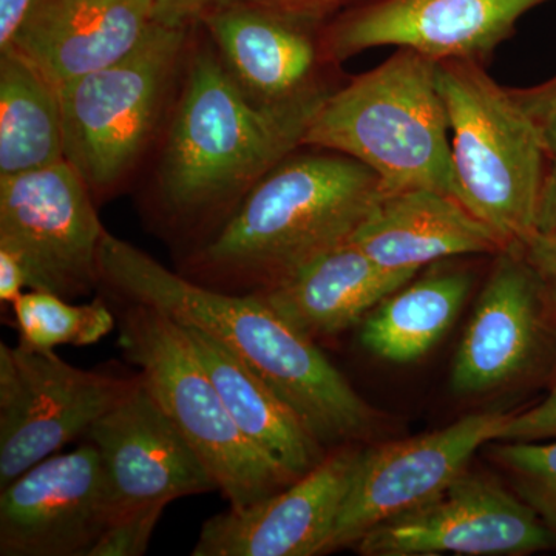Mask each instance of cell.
<instances>
[{
	"instance_id": "35",
	"label": "cell",
	"mask_w": 556,
	"mask_h": 556,
	"mask_svg": "<svg viewBox=\"0 0 556 556\" xmlns=\"http://www.w3.org/2000/svg\"><path fill=\"white\" fill-rule=\"evenodd\" d=\"M540 127L541 135H543L544 144L551 159L556 160V112L554 115L547 116L546 119L536 123Z\"/></svg>"
},
{
	"instance_id": "18",
	"label": "cell",
	"mask_w": 556,
	"mask_h": 556,
	"mask_svg": "<svg viewBox=\"0 0 556 556\" xmlns=\"http://www.w3.org/2000/svg\"><path fill=\"white\" fill-rule=\"evenodd\" d=\"M155 24L153 0H33L9 47L61 87L119 61Z\"/></svg>"
},
{
	"instance_id": "22",
	"label": "cell",
	"mask_w": 556,
	"mask_h": 556,
	"mask_svg": "<svg viewBox=\"0 0 556 556\" xmlns=\"http://www.w3.org/2000/svg\"><path fill=\"white\" fill-rule=\"evenodd\" d=\"M65 161L60 86L20 51L0 50V177Z\"/></svg>"
},
{
	"instance_id": "4",
	"label": "cell",
	"mask_w": 556,
	"mask_h": 556,
	"mask_svg": "<svg viewBox=\"0 0 556 556\" xmlns=\"http://www.w3.org/2000/svg\"><path fill=\"white\" fill-rule=\"evenodd\" d=\"M448 131L438 62L397 49L379 67L331 90L302 148L365 164L386 193L430 189L456 200Z\"/></svg>"
},
{
	"instance_id": "9",
	"label": "cell",
	"mask_w": 556,
	"mask_h": 556,
	"mask_svg": "<svg viewBox=\"0 0 556 556\" xmlns=\"http://www.w3.org/2000/svg\"><path fill=\"white\" fill-rule=\"evenodd\" d=\"M141 378L73 367L51 353L0 343V489L89 428Z\"/></svg>"
},
{
	"instance_id": "6",
	"label": "cell",
	"mask_w": 556,
	"mask_h": 556,
	"mask_svg": "<svg viewBox=\"0 0 556 556\" xmlns=\"http://www.w3.org/2000/svg\"><path fill=\"white\" fill-rule=\"evenodd\" d=\"M126 303L118 318L124 356L137 365L139 378L195 450L229 507L251 506L299 479L241 433L186 329L153 306Z\"/></svg>"
},
{
	"instance_id": "28",
	"label": "cell",
	"mask_w": 556,
	"mask_h": 556,
	"mask_svg": "<svg viewBox=\"0 0 556 556\" xmlns=\"http://www.w3.org/2000/svg\"><path fill=\"white\" fill-rule=\"evenodd\" d=\"M535 276L548 306L556 313V232L535 229L515 243Z\"/></svg>"
},
{
	"instance_id": "25",
	"label": "cell",
	"mask_w": 556,
	"mask_h": 556,
	"mask_svg": "<svg viewBox=\"0 0 556 556\" xmlns=\"http://www.w3.org/2000/svg\"><path fill=\"white\" fill-rule=\"evenodd\" d=\"M490 452L514 492L532 507L556 540V439L497 442Z\"/></svg>"
},
{
	"instance_id": "5",
	"label": "cell",
	"mask_w": 556,
	"mask_h": 556,
	"mask_svg": "<svg viewBox=\"0 0 556 556\" xmlns=\"http://www.w3.org/2000/svg\"><path fill=\"white\" fill-rule=\"evenodd\" d=\"M456 200L508 243L536 229L548 155L535 121L481 62H438Z\"/></svg>"
},
{
	"instance_id": "10",
	"label": "cell",
	"mask_w": 556,
	"mask_h": 556,
	"mask_svg": "<svg viewBox=\"0 0 556 556\" xmlns=\"http://www.w3.org/2000/svg\"><path fill=\"white\" fill-rule=\"evenodd\" d=\"M510 413H473L433 433L364 450L321 555L356 546L369 530L441 495Z\"/></svg>"
},
{
	"instance_id": "15",
	"label": "cell",
	"mask_w": 556,
	"mask_h": 556,
	"mask_svg": "<svg viewBox=\"0 0 556 556\" xmlns=\"http://www.w3.org/2000/svg\"><path fill=\"white\" fill-rule=\"evenodd\" d=\"M361 450L342 445L273 495L214 515L192 556L321 555L348 495Z\"/></svg>"
},
{
	"instance_id": "14",
	"label": "cell",
	"mask_w": 556,
	"mask_h": 556,
	"mask_svg": "<svg viewBox=\"0 0 556 556\" xmlns=\"http://www.w3.org/2000/svg\"><path fill=\"white\" fill-rule=\"evenodd\" d=\"M86 438L100 452L110 519L218 490L142 379L89 428Z\"/></svg>"
},
{
	"instance_id": "2",
	"label": "cell",
	"mask_w": 556,
	"mask_h": 556,
	"mask_svg": "<svg viewBox=\"0 0 556 556\" xmlns=\"http://www.w3.org/2000/svg\"><path fill=\"white\" fill-rule=\"evenodd\" d=\"M329 93L318 86L285 104H255L217 50L193 51L161 153L159 189L167 218L197 225L218 217L219 228L260 178L302 148Z\"/></svg>"
},
{
	"instance_id": "33",
	"label": "cell",
	"mask_w": 556,
	"mask_h": 556,
	"mask_svg": "<svg viewBox=\"0 0 556 556\" xmlns=\"http://www.w3.org/2000/svg\"><path fill=\"white\" fill-rule=\"evenodd\" d=\"M33 0H0V50H5L21 27Z\"/></svg>"
},
{
	"instance_id": "20",
	"label": "cell",
	"mask_w": 556,
	"mask_h": 556,
	"mask_svg": "<svg viewBox=\"0 0 556 556\" xmlns=\"http://www.w3.org/2000/svg\"><path fill=\"white\" fill-rule=\"evenodd\" d=\"M416 274L382 268L346 241L255 294L292 327L314 339L339 334L364 320Z\"/></svg>"
},
{
	"instance_id": "29",
	"label": "cell",
	"mask_w": 556,
	"mask_h": 556,
	"mask_svg": "<svg viewBox=\"0 0 556 556\" xmlns=\"http://www.w3.org/2000/svg\"><path fill=\"white\" fill-rule=\"evenodd\" d=\"M240 0H153L156 24L172 28H192L212 11Z\"/></svg>"
},
{
	"instance_id": "31",
	"label": "cell",
	"mask_w": 556,
	"mask_h": 556,
	"mask_svg": "<svg viewBox=\"0 0 556 556\" xmlns=\"http://www.w3.org/2000/svg\"><path fill=\"white\" fill-rule=\"evenodd\" d=\"M519 105L535 123L556 112V76L529 89H510Z\"/></svg>"
},
{
	"instance_id": "11",
	"label": "cell",
	"mask_w": 556,
	"mask_h": 556,
	"mask_svg": "<svg viewBox=\"0 0 556 556\" xmlns=\"http://www.w3.org/2000/svg\"><path fill=\"white\" fill-rule=\"evenodd\" d=\"M556 547L540 517L496 479L463 473L426 506L369 530L365 556H525Z\"/></svg>"
},
{
	"instance_id": "21",
	"label": "cell",
	"mask_w": 556,
	"mask_h": 556,
	"mask_svg": "<svg viewBox=\"0 0 556 556\" xmlns=\"http://www.w3.org/2000/svg\"><path fill=\"white\" fill-rule=\"evenodd\" d=\"M181 327L233 422L260 452L294 478L308 473L327 457V447L254 369L207 332Z\"/></svg>"
},
{
	"instance_id": "17",
	"label": "cell",
	"mask_w": 556,
	"mask_h": 556,
	"mask_svg": "<svg viewBox=\"0 0 556 556\" xmlns=\"http://www.w3.org/2000/svg\"><path fill=\"white\" fill-rule=\"evenodd\" d=\"M201 24L229 75L255 104H285L321 86L318 24L248 0L212 11Z\"/></svg>"
},
{
	"instance_id": "30",
	"label": "cell",
	"mask_w": 556,
	"mask_h": 556,
	"mask_svg": "<svg viewBox=\"0 0 556 556\" xmlns=\"http://www.w3.org/2000/svg\"><path fill=\"white\" fill-rule=\"evenodd\" d=\"M248 2L320 25L321 21L327 20L336 10L345 5L353 7V3L364 2V0H248Z\"/></svg>"
},
{
	"instance_id": "12",
	"label": "cell",
	"mask_w": 556,
	"mask_h": 556,
	"mask_svg": "<svg viewBox=\"0 0 556 556\" xmlns=\"http://www.w3.org/2000/svg\"><path fill=\"white\" fill-rule=\"evenodd\" d=\"M552 0H364L321 31L324 62L376 47H397L430 60L484 61L510 38L527 11Z\"/></svg>"
},
{
	"instance_id": "24",
	"label": "cell",
	"mask_w": 556,
	"mask_h": 556,
	"mask_svg": "<svg viewBox=\"0 0 556 556\" xmlns=\"http://www.w3.org/2000/svg\"><path fill=\"white\" fill-rule=\"evenodd\" d=\"M11 306L20 331L17 345L40 353L62 345H93L115 328L112 311L100 299L73 305L60 295L30 289Z\"/></svg>"
},
{
	"instance_id": "26",
	"label": "cell",
	"mask_w": 556,
	"mask_h": 556,
	"mask_svg": "<svg viewBox=\"0 0 556 556\" xmlns=\"http://www.w3.org/2000/svg\"><path fill=\"white\" fill-rule=\"evenodd\" d=\"M166 506L137 508L110 519L87 556H141Z\"/></svg>"
},
{
	"instance_id": "27",
	"label": "cell",
	"mask_w": 556,
	"mask_h": 556,
	"mask_svg": "<svg viewBox=\"0 0 556 556\" xmlns=\"http://www.w3.org/2000/svg\"><path fill=\"white\" fill-rule=\"evenodd\" d=\"M556 439V380L543 402L526 412L510 413L495 442H546Z\"/></svg>"
},
{
	"instance_id": "7",
	"label": "cell",
	"mask_w": 556,
	"mask_h": 556,
	"mask_svg": "<svg viewBox=\"0 0 556 556\" xmlns=\"http://www.w3.org/2000/svg\"><path fill=\"white\" fill-rule=\"evenodd\" d=\"M155 24L126 56L60 87L65 161L93 195L118 188L155 135L188 39Z\"/></svg>"
},
{
	"instance_id": "16",
	"label": "cell",
	"mask_w": 556,
	"mask_h": 556,
	"mask_svg": "<svg viewBox=\"0 0 556 556\" xmlns=\"http://www.w3.org/2000/svg\"><path fill=\"white\" fill-rule=\"evenodd\" d=\"M548 306L515 244L497 254L452 368V390L478 396L510 386L540 361L547 345Z\"/></svg>"
},
{
	"instance_id": "1",
	"label": "cell",
	"mask_w": 556,
	"mask_h": 556,
	"mask_svg": "<svg viewBox=\"0 0 556 556\" xmlns=\"http://www.w3.org/2000/svg\"><path fill=\"white\" fill-rule=\"evenodd\" d=\"M101 283L124 302L144 303L199 328L254 369L298 413L325 447L367 438L378 413L356 393L313 338L255 292H230L174 273L127 241L105 233Z\"/></svg>"
},
{
	"instance_id": "13",
	"label": "cell",
	"mask_w": 556,
	"mask_h": 556,
	"mask_svg": "<svg viewBox=\"0 0 556 556\" xmlns=\"http://www.w3.org/2000/svg\"><path fill=\"white\" fill-rule=\"evenodd\" d=\"M110 519L91 442L28 468L0 492V555L87 556Z\"/></svg>"
},
{
	"instance_id": "34",
	"label": "cell",
	"mask_w": 556,
	"mask_h": 556,
	"mask_svg": "<svg viewBox=\"0 0 556 556\" xmlns=\"http://www.w3.org/2000/svg\"><path fill=\"white\" fill-rule=\"evenodd\" d=\"M536 229L555 230L556 232V160L548 163L540 208H538Z\"/></svg>"
},
{
	"instance_id": "3",
	"label": "cell",
	"mask_w": 556,
	"mask_h": 556,
	"mask_svg": "<svg viewBox=\"0 0 556 556\" xmlns=\"http://www.w3.org/2000/svg\"><path fill=\"white\" fill-rule=\"evenodd\" d=\"M295 152L260 178L193 252L189 278L230 292L274 287L350 241L386 195L378 175L350 156Z\"/></svg>"
},
{
	"instance_id": "23",
	"label": "cell",
	"mask_w": 556,
	"mask_h": 556,
	"mask_svg": "<svg viewBox=\"0 0 556 556\" xmlns=\"http://www.w3.org/2000/svg\"><path fill=\"white\" fill-rule=\"evenodd\" d=\"M470 289L471 277L460 270L433 273L405 285L364 318L362 345L393 364L419 361L452 327Z\"/></svg>"
},
{
	"instance_id": "32",
	"label": "cell",
	"mask_w": 556,
	"mask_h": 556,
	"mask_svg": "<svg viewBox=\"0 0 556 556\" xmlns=\"http://www.w3.org/2000/svg\"><path fill=\"white\" fill-rule=\"evenodd\" d=\"M27 288V276L16 254L0 248V300L13 305Z\"/></svg>"
},
{
	"instance_id": "19",
	"label": "cell",
	"mask_w": 556,
	"mask_h": 556,
	"mask_svg": "<svg viewBox=\"0 0 556 556\" xmlns=\"http://www.w3.org/2000/svg\"><path fill=\"white\" fill-rule=\"evenodd\" d=\"M350 241L382 268L415 273L439 260L511 247L459 201L430 189L386 193Z\"/></svg>"
},
{
	"instance_id": "8",
	"label": "cell",
	"mask_w": 556,
	"mask_h": 556,
	"mask_svg": "<svg viewBox=\"0 0 556 556\" xmlns=\"http://www.w3.org/2000/svg\"><path fill=\"white\" fill-rule=\"evenodd\" d=\"M93 197L67 161L0 177V248L21 260L28 289L73 300L101 283L108 230Z\"/></svg>"
}]
</instances>
